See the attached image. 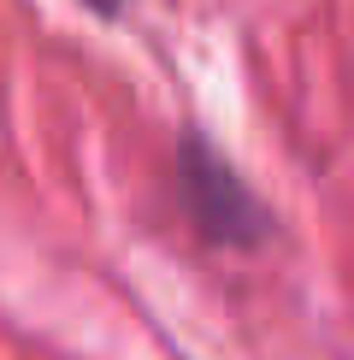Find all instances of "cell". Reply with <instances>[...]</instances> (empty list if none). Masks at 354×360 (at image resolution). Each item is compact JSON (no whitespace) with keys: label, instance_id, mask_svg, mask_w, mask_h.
Returning <instances> with one entry per match:
<instances>
[{"label":"cell","instance_id":"obj_1","mask_svg":"<svg viewBox=\"0 0 354 360\" xmlns=\"http://www.w3.org/2000/svg\"><path fill=\"white\" fill-rule=\"evenodd\" d=\"M189 201H195V213L206 219V231L225 236V243H254L260 236V213L248 207V195L236 189L230 172H218L213 160L189 154Z\"/></svg>","mask_w":354,"mask_h":360},{"label":"cell","instance_id":"obj_2","mask_svg":"<svg viewBox=\"0 0 354 360\" xmlns=\"http://www.w3.org/2000/svg\"><path fill=\"white\" fill-rule=\"evenodd\" d=\"M83 6H95V12H118L124 0H83Z\"/></svg>","mask_w":354,"mask_h":360}]
</instances>
